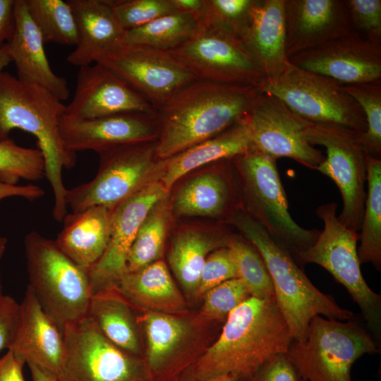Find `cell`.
I'll return each mask as SVG.
<instances>
[{
  "instance_id": "obj_53",
  "label": "cell",
  "mask_w": 381,
  "mask_h": 381,
  "mask_svg": "<svg viewBox=\"0 0 381 381\" xmlns=\"http://www.w3.org/2000/svg\"><path fill=\"white\" fill-rule=\"evenodd\" d=\"M7 239L0 234V260L4 255L6 249Z\"/></svg>"
},
{
  "instance_id": "obj_48",
  "label": "cell",
  "mask_w": 381,
  "mask_h": 381,
  "mask_svg": "<svg viewBox=\"0 0 381 381\" xmlns=\"http://www.w3.org/2000/svg\"><path fill=\"white\" fill-rule=\"evenodd\" d=\"M44 195V190L38 186L10 185L0 181V200L10 197H20L34 201Z\"/></svg>"
},
{
  "instance_id": "obj_30",
  "label": "cell",
  "mask_w": 381,
  "mask_h": 381,
  "mask_svg": "<svg viewBox=\"0 0 381 381\" xmlns=\"http://www.w3.org/2000/svg\"><path fill=\"white\" fill-rule=\"evenodd\" d=\"M224 172L209 171L186 182L174 199L173 207L176 214L218 217L226 214L231 210L236 212L234 183Z\"/></svg>"
},
{
  "instance_id": "obj_50",
  "label": "cell",
  "mask_w": 381,
  "mask_h": 381,
  "mask_svg": "<svg viewBox=\"0 0 381 381\" xmlns=\"http://www.w3.org/2000/svg\"><path fill=\"white\" fill-rule=\"evenodd\" d=\"M32 381H59L58 377L49 370L33 363H28Z\"/></svg>"
},
{
  "instance_id": "obj_25",
  "label": "cell",
  "mask_w": 381,
  "mask_h": 381,
  "mask_svg": "<svg viewBox=\"0 0 381 381\" xmlns=\"http://www.w3.org/2000/svg\"><path fill=\"white\" fill-rule=\"evenodd\" d=\"M75 19L77 42L66 61L78 67L95 63L107 49L122 42L124 30L108 0H68Z\"/></svg>"
},
{
  "instance_id": "obj_9",
  "label": "cell",
  "mask_w": 381,
  "mask_h": 381,
  "mask_svg": "<svg viewBox=\"0 0 381 381\" xmlns=\"http://www.w3.org/2000/svg\"><path fill=\"white\" fill-rule=\"evenodd\" d=\"M329 77L300 68L289 61L275 78L258 88L279 98L293 112L311 123L343 126L363 133L366 120L358 102Z\"/></svg>"
},
{
  "instance_id": "obj_15",
  "label": "cell",
  "mask_w": 381,
  "mask_h": 381,
  "mask_svg": "<svg viewBox=\"0 0 381 381\" xmlns=\"http://www.w3.org/2000/svg\"><path fill=\"white\" fill-rule=\"evenodd\" d=\"M146 341L143 358L155 381H180L204 351L198 315L144 312L138 315Z\"/></svg>"
},
{
  "instance_id": "obj_47",
  "label": "cell",
  "mask_w": 381,
  "mask_h": 381,
  "mask_svg": "<svg viewBox=\"0 0 381 381\" xmlns=\"http://www.w3.org/2000/svg\"><path fill=\"white\" fill-rule=\"evenodd\" d=\"M15 0H0V49L12 36L15 25Z\"/></svg>"
},
{
  "instance_id": "obj_14",
  "label": "cell",
  "mask_w": 381,
  "mask_h": 381,
  "mask_svg": "<svg viewBox=\"0 0 381 381\" xmlns=\"http://www.w3.org/2000/svg\"><path fill=\"white\" fill-rule=\"evenodd\" d=\"M103 66L157 110L195 77L167 51L120 42L101 54Z\"/></svg>"
},
{
  "instance_id": "obj_7",
  "label": "cell",
  "mask_w": 381,
  "mask_h": 381,
  "mask_svg": "<svg viewBox=\"0 0 381 381\" xmlns=\"http://www.w3.org/2000/svg\"><path fill=\"white\" fill-rule=\"evenodd\" d=\"M380 347L354 319L338 320L315 316L303 340L292 341L286 355L306 381H352L353 364Z\"/></svg>"
},
{
  "instance_id": "obj_4",
  "label": "cell",
  "mask_w": 381,
  "mask_h": 381,
  "mask_svg": "<svg viewBox=\"0 0 381 381\" xmlns=\"http://www.w3.org/2000/svg\"><path fill=\"white\" fill-rule=\"evenodd\" d=\"M229 222L261 254L272 281L277 306L294 341L304 339L316 315L343 321L355 319L351 311L341 308L333 297L318 290L292 256L246 212L236 210Z\"/></svg>"
},
{
  "instance_id": "obj_55",
  "label": "cell",
  "mask_w": 381,
  "mask_h": 381,
  "mask_svg": "<svg viewBox=\"0 0 381 381\" xmlns=\"http://www.w3.org/2000/svg\"><path fill=\"white\" fill-rule=\"evenodd\" d=\"M242 381H250V380L248 379V380H243Z\"/></svg>"
},
{
  "instance_id": "obj_45",
  "label": "cell",
  "mask_w": 381,
  "mask_h": 381,
  "mask_svg": "<svg viewBox=\"0 0 381 381\" xmlns=\"http://www.w3.org/2000/svg\"><path fill=\"white\" fill-rule=\"evenodd\" d=\"M20 303L13 297H0V351L8 349L13 341L19 319Z\"/></svg>"
},
{
  "instance_id": "obj_52",
  "label": "cell",
  "mask_w": 381,
  "mask_h": 381,
  "mask_svg": "<svg viewBox=\"0 0 381 381\" xmlns=\"http://www.w3.org/2000/svg\"><path fill=\"white\" fill-rule=\"evenodd\" d=\"M240 377L233 374L223 375L206 380H193V381H242Z\"/></svg>"
},
{
  "instance_id": "obj_35",
  "label": "cell",
  "mask_w": 381,
  "mask_h": 381,
  "mask_svg": "<svg viewBox=\"0 0 381 381\" xmlns=\"http://www.w3.org/2000/svg\"><path fill=\"white\" fill-rule=\"evenodd\" d=\"M29 13L40 30L44 44L75 46L77 26L73 10L64 0H25Z\"/></svg>"
},
{
  "instance_id": "obj_20",
  "label": "cell",
  "mask_w": 381,
  "mask_h": 381,
  "mask_svg": "<svg viewBox=\"0 0 381 381\" xmlns=\"http://www.w3.org/2000/svg\"><path fill=\"white\" fill-rule=\"evenodd\" d=\"M60 133L67 150L76 152H99L128 143L156 141L159 136L157 116L122 113L95 119H80L64 114Z\"/></svg>"
},
{
  "instance_id": "obj_8",
  "label": "cell",
  "mask_w": 381,
  "mask_h": 381,
  "mask_svg": "<svg viewBox=\"0 0 381 381\" xmlns=\"http://www.w3.org/2000/svg\"><path fill=\"white\" fill-rule=\"evenodd\" d=\"M337 209L335 202L317 208L316 214L322 220L324 229L314 245L299 253L294 261L298 265L317 264L344 286L361 309L368 332L380 345L381 296L370 289L361 273L357 253L358 232L340 222Z\"/></svg>"
},
{
  "instance_id": "obj_10",
  "label": "cell",
  "mask_w": 381,
  "mask_h": 381,
  "mask_svg": "<svg viewBox=\"0 0 381 381\" xmlns=\"http://www.w3.org/2000/svg\"><path fill=\"white\" fill-rule=\"evenodd\" d=\"M61 332L59 381H155L143 358L111 343L88 315Z\"/></svg>"
},
{
  "instance_id": "obj_12",
  "label": "cell",
  "mask_w": 381,
  "mask_h": 381,
  "mask_svg": "<svg viewBox=\"0 0 381 381\" xmlns=\"http://www.w3.org/2000/svg\"><path fill=\"white\" fill-rule=\"evenodd\" d=\"M360 134L340 125L311 122L305 131L312 145L325 148V160L315 170L332 179L340 190L343 208L338 218L356 232L360 231L364 212L368 156Z\"/></svg>"
},
{
  "instance_id": "obj_31",
  "label": "cell",
  "mask_w": 381,
  "mask_h": 381,
  "mask_svg": "<svg viewBox=\"0 0 381 381\" xmlns=\"http://www.w3.org/2000/svg\"><path fill=\"white\" fill-rule=\"evenodd\" d=\"M231 235L208 234L196 229H185L176 234L169 254V262L187 294L196 297L200 274L208 255L215 249L226 247Z\"/></svg>"
},
{
  "instance_id": "obj_43",
  "label": "cell",
  "mask_w": 381,
  "mask_h": 381,
  "mask_svg": "<svg viewBox=\"0 0 381 381\" xmlns=\"http://www.w3.org/2000/svg\"><path fill=\"white\" fill-rule=\"evenodd\" d=\"M238 278L237 270L229 248H219L211 252L202 267L196 298L227 280Z\"/></svg>"
},
{
  "instance_id": "obj_46",
  "label": "cell",
  "mask_w": 381,
  "mask_h": 381,
  "mask_svg": "<svg viewBox=\"0 0 381 381\" xmlns=\"http://www.w3.org/2000/svg\"><path fill=\"white\" fill-rule=\"evenodd\" d=\"M25 363L8 350L0 357V381H24L23 368Z\"/></svg>"
},
{
  "instance_id": "obj_23",
  "label": "cell",
  "mask_w": 381,
  "mask_h": 381,
  "mask_svg": "<svg viewBox=\"0 0 381 381\" xmlns=\"http://www.w3.org/2000/svg\"><path fill=\"white\" fill-rule=\"evenodd\" d=\"M285 0H253L236 35L260 66L265 80L289 62L285 52Z\"/></svg>"
},
{
  "instance_id": "obj_11",
  "label": "cell",
  "mask_w": 381,
  "mask_h": 381,
  "mask_svg": "<svg viewBox=\"0 0 381 381\" xmlns=\"http://www.w3.org/2000/svg\"><path fill=\"white\" fill-rule=\"evenodd\" d=\"M156 141L123 144L102 150L91 181L67 189V207L77 212L92 206L113 209L153 179Z\"/></svg>"
},
{
  "instance_id": "obj_27",
  "label": "cell",
  "mask_w": 381,
  "mask_h": 381,
  "mask_svg": "<svg viewBox=\"0 0 381 381\" xmlns=\"http://www.w3.org/2000/svg\"><path fill=\"white\" fill-rule=\"evenodd\" d=\"M251 149L246 117L218 135L157 162V179L169 191L188 172L207 164L232 159Z\"/></svg>"
},
{
  "instance_id": "obj_36",
  "label": "cell",
  "mask_w": 381,
  "mask_h": 381,
  "mask_svg": "<svg viewBox=\"0 0 381 381\" xmlns=\"http://www.w3.org/2000/svg\"><path fill=\"white\" fill-rule=\"evenodd\" d=\"M226 246L234 258L238 278L246 284L251 296L262 299L275 297L270 274L255 246L235 234L231 235Z\"/></svg>"
},
{
  "instance_id": "obj_40",
  "label": "cell",
  "mask_w": 381,
  "mask_h": 381,
  "mask_svg": "<svg viewBox=\"0 0 381 381\" xmlns=\"http://www.w3.org/2000/svg\"><path fill=\"white\" fill-rule=\"evenodd\" d=\"M124 30L141 27L159 17L176 12L172 0H108Z\"/></svg>"
},
{
  "instance_id": "obj_26",
  "label": "cell",
  "mask_w": 381,
  "mask_h": 381,
  "mask_svg": "<svg viewBox=\"0 0 381 381\" xmlns=\"http://www.w3.org/2000/svg\"><path fill=\"white\" fill-rule=\"evenodd\" d=\"M115 287L136 309L144 312L186 315L185 298L162 260L133 272H126Z\"/></svg>"
},
{
  "instance_id": "obj_49",
  "label": "cell",
  "mask_w": 381,
  "mask_h": 381,
  "mask_svg": "<svg viewBox=\"0 0 381 381\" xmlns=\"http://www.w3.org/2000/svg\"><path fill=\"white\" fill-rule=\"evenodd\" d=\"M177 11L193 13L200 18L205 0H172Z\"/></svg>"
},
{
  "instance_id": "obj_56",
  "label": "cell",
  "mask_w": 381,
  "mask_h": 381,
  "mask_svg": "<svg viewBox=\"0 0 381 381\" xmlns=\"http://www.w3.org/2000/svg\"><path fill=\"white\" fill-rule=\"evenodd\" d=\"M303 381H306V380H303Z\"/></svg>"
},
{
  "instance_id": "obj_2",
  "label": "cell",
  "mask_w": 381,
  "mask_h": 381,
  "mask_svg": "<svg viewBox=\"0 0 381 381\" xmlns=\"http://www.w3.org/2000/svg\"><path fill=\"white\" fill-rule=\"evenodd\" d=\"M260 93L258 87L195 79L157 110L156 159H167L212 138L241 121Z\"/></svg>"
},
{
  "instance_id": "obj_32",
  "label": "cell",
  "mask_w": 381,
  "mask_h": 381,
  "mask_svg": "<svg viewBox=\"0 0 381 381\" xmlns=\"http://www.w3.org/2000/svg\"><path fill=\"white\" fill-rule=\"evenodd\" d=\"M200 18L190 13L174 12L141 27L125 30L122 42L169 51L187 41L198 30Z\"/></svg>"
},
{
  "instance_id": "obj_24",
  "label": "cell",
  "mask_w": 381,
  "mask_h": 381,
  "mask_svg": "<svg viewBox=\"0 0 381 381\" xmlns=\"http://www.w3.org/2000/svg\"><path fill=\"white\" fill-rule=\"evenodd\" d=\"M15 25L8 46L17 78L40 85L64 101L70 92L65 78L56 74L47 57L42 35L31 18L25 0H15Z\"/></svg>"
},
{
  "instance_id": "obj_18",
  "label": "cell",
  "mask_w": 381,
  "mask_h": 381,
  "mask_svg": "<svg viewBox=\"0 0 381 381\" xmlns=\"http://www.w3.org/2000/svg\"><path fill=\"white\" fill-rule=\"evenodd\" d=\"M288 59L300 68L342 85L381 83V44L355 31Z\"/></svg>"
},
{
  "instance_id": "obj_13",
  "label": "cell",
  "mask_w": 381,
  "mask_h": 381,
  "mask_svg": "<svg viewBox=\"0 0 381 381\" xmlns=\"http://www.w3.org/2000/svg\"><path fill=\"white\" fill-rule=\"evenodd\" d=\"M167 52L196 79L258 88L265 80L260 66L238 36L219 25L200 21L192 37Z\"/></svg>"
},
{
  "instance_id": "obj_39",
  "label": "cell",
  "mask_w": 381,
  "mask_h": 381,
  "mask_svg": "<svg viewBox=\"0 0 381 381\" xmlns=\"http://www.w3.org/2000/svg\"><path fill=\"white\" fill-rule=\"evenodd\" d=\"M203 296L204 303L198 315L208 322L224 323L230 313L251 295L246 284L234 278L214 286Z\"/></svg>"
},
{
  "instance_id": "obj_37",
  "label": "cell",
  "mask_w": 381,
  "mask_h": 381,
  "mask_svg": "<svg viewBox=\"0 0 381 381\" xmlns=\"http://www.w3.org/2000/svg\"><path fill=\"white\" fill-rule=\"evenodd\" d=\"M45 176V161L38 148L24 147L10 138L0 140V181L17 185L20 179L38 181Z\"/></svg>"
},
{
  "instance_id": "obj_44",
  "label": "cell",
  "mask_w": 381,
  "mask_h": 381,
  "mask_svg": "<svg viewBox=\"0 0 381 381\" xmlns=\"http://www.w3.org/2000/svg\"><path fill=\"white\" fill-rule=\"evenodd\" d=\"M250 381H303L286 353L273 356L248 379Z\"/></svg>"
},
{
  "instance_id": "obj_38",
  "label": "cell",
  "mask_w": 381,
  "mask_h": 381,
  "mask_svg": "<svg viewBox=\"0 0 381 381\" xmlns=\"http://www.w3.org/2000/svg\"><path fill=\"white\" fill-rule=\"evenodd\" d=\"M341 89L363 110L367 128L360 135L367 152L381 159V83L342 85Z\"/></svg>"
},
{
  "instance_id": "obj_1",
  "label": "cell",
  "mask_w": 381,
  "mask_h": 381,
  "mask_svg": "<svg viewBox=\"0 0 381 381\" xmlns=\"http://www.w3.org/2000/svg\"><path fill=\"white\" fill-rule=\"evenodd\" d=\"M292 341L275 297L250 296L230 313L217 339L180 381L228 374L248 380L271 357L286 353Z\"/></svg>"
},
{
  "instance_id": "obj_3",
  "label": "cell",
  "mask_w": 381,
  "mask_h": 381,
  "mask_svg": "<svg viewBox=\"0 0 381 381\" xmlns=\"http://www.w3.org/2000/svg\"><path fill=\"white\" fill-rule=\"evenodd\" d=\"M66 105L46 88L20 80L8 72L0 73V140L13 129L33 135L45 161V176L53 191V217L62 222L68 214L62 171L73 167L76 155L66 149L59 123Z\"/></svg>"
},
{
  "instance_id": "obj_16",
  "label": "cell",
  "mask_w": 381,
  "mask_h": 381,
  "mask_svg": "<svg viewBox=\"0 0 381 381\" xmlns=\"http://www.w3.org/2000/svg\"><path fill=\"white\" fill-rule=\"evenodd\" d=\"M251 149L275 159L288 157L316 169L325 158L306 139L310 121L293 112L272 94L260 92L246 116Z\"/></svg>"
},
{
  "instance_id": "obj_28",
  "label": "cell",
  "mask_w": 381,
  "mask_h": 381,
  "mask_svg": "<svg viewBox=\"0 0 381 381\" xmlns=\"http://www.w3.org/2000/svg\"><path fill=\"white\" fill-rule=\"evenodd\" d=\"M112 209L92 206L68 213L54 240L59 248L79 267L88 270L108 246Z\"/></svg>"
},
{
  "instance_id": "obj_51",
  "label": "cell",
  "mask_w": 381,
  "mask_h": 381,
  "mask_svg": "<svg viewBox=\"0 0 381 381\" xmlns=\"http://www.w3.org/2000/svg\"><path fill=\"white\" fill-rule=\"evenodd\" d=\"M12 62L7 43L0 49V73L9 64Z\"/></svg>"
},
{
  "instance_id": "obj_22",
  "label": "cell",
  "mask_w": 381,
  "mask_h": 381,
  "mask_svg": "<svg viewBox=\"0 0 381 381\" xmlns=\"http://www.w3.org/2000/svg\"><path fill=\"white\" fill-rule=\"evenodd\" d=\"M8 350L25 363H33L56 376L59 373L64 354L62 332L29 284L20 303L18 327Z\"/></svg>"
},
{
  "instance_id": "obj_42",
  "label": "cell",
  "mask_w": 381,
  "mask_h": 381,
  "mask_svg": "<svg viewBox=\"0 0 381 381\" xmlns=\"http://www.w3.org/2000/svg\"><path fill=\"white\" fill-rule=\"evenodd\" d=\"M352 31L381 44V1L345 0Z\"/></svg>"
},
{
  "instance_id": "obj_33",
  "label": "cell",
  "mask_w": 381,
  "mask_h": 381,
  "mask_svg": "<svg viewBox=\"0 0 381 381\" xmlns=\"http://www.w3.org/2000/svg\"><path fill=\"white\" fill-rule=\"evenodd\" d=\"M368 190L357 248L361 264L370 262L381 270V159L368 155Z\"/></svg>"
},
{
  "instance_id": "obj_5",
  "label": "cell",
  "mask_w": 381,
  "mask_h": 381,
  "mask_svg": "<svg viewBox=\"0 0 381 381\" xmlns=\"http://www.w3.org/2000/svg\"><path fill=\"white\" fill-rule=\"evenodd\" d=\"M232 161L246 200L247 206L241 210L259 223L294 260L313 246L321 231L304 229L292 219L277 159L250 150Z\"/></svg>"
},
{
  "instance_id": "obj_17",
  "label": "cell",
  "mask_w": 381,
  "mask_h": 381,
  "mask_svg": "<svg viewBox=\"0 0 381 381\" xmlns=\"http://www.w3.org/2000/svg\"><path fill=\"white\" fill-rule=\"evenodd\" d=\"M168 192L157 179H153L112 209L108 246L99 260L87 270L92 294L115 286L126 272L129 250L140 224Z\"/></svg>"
},
{
  "instance_id": "obj_21",
  "label": "cell",
  "mask_w": 381,
  "mask_h": 381,
  "mask_svg": "<svg viewBox=\"0 0 381 381\" xmlns=\"http://www.w3.org/2000/svg\"><path fill=\"white\" fill-rule=\"evenodd\" d=\"M287 58L352 31L345 0H285Z\"/></svg>"
},
{
  "instance_id": "obj_54",
  "label": "cell",
  "mask_w": 381,
  "mask_h": 381,
  "mask_svg": "<svg viewBox=\"0 0 381 381\" xmlns=\"http://www.w3.org/2000/svg\"><path fill=\"white\" fill-rule=\"evenodd\" d=\"M3 287H2V282H1V277L0 274V297L3 295Z\"/></svg>"
},
{
  "instance_id": "obj_29",
  "label": "cell",
  "mask_w": 381,
  "mask_h": 381,
  "mask_svg": "<svg viewBox=\"0 0 381 381\" xmlns=\"http://www.w3.org/2000/svg\"><path fill=\"white\" fill-rule=\"evenodd\" d=\"M135 310L117 289L111 286L92 295L87 315L111 343L143 358L140 325Z\"/></svg>"
},
{
  "instance_id": "obj_19",
  "label": "cell",
  "mask_w": 381,
  "mask_h": 381,
  "mask_svg": "<svg viewBox=\"0 0 381 381\" xmlns=\"http://www.w3.org/2000/svg\"><path fill=\"white\" fill-rule=\"evenodd\" d=\"M157 116V109L143 97L97 63L79 67L74 95L64 114L95 119L122 113Z\"/></svg>"
},
{
  "instance_id": "obj_6",
  "label": "cell",
  "mask_w": 381,
  "mask_h": 381,
  "mask_svg": "<svg viewBox=\"0 0 381 381\" xmlns=\"http://www.w3.org/2000/svg\"><path fill=\"white\" fill-rule=\"evenodd\" d=\"M23 243L28 284L60 329L87 316L92 294L87 270L37 231L28 233Z\"/></svg>"
},
{
  "instance_id": "obj_34",
  "label": "cell",
  "mask_w": 381,
  "mask_h": 381,
  "mask_svg": "<svg viewBox=\"0 0 381 381\" xmlns=\"http://www.w3.org/2000/svg\"><path fill=\"white\" fill-rule=\"evenodd\" d=\"M167 197L156 203L140 224L127 258L126 272H133L158 260L169 222Z\"/></svg>"
},
{
  "instance_id": "obj_41",
  "label": "cell",
  "mask_w": 381,
  "mask_h": 381,
  "mask_svg": "<svg viewBox=\"0 0 381 381\" xmlns=\"http://www.w3.org/2000/svg\"><path fill=\"white\" fill-rule=\"evenodd\" d=\"M253 2V0H205L200 20L224 27L236 35Z\"/></svg>"
}]
</instances>
